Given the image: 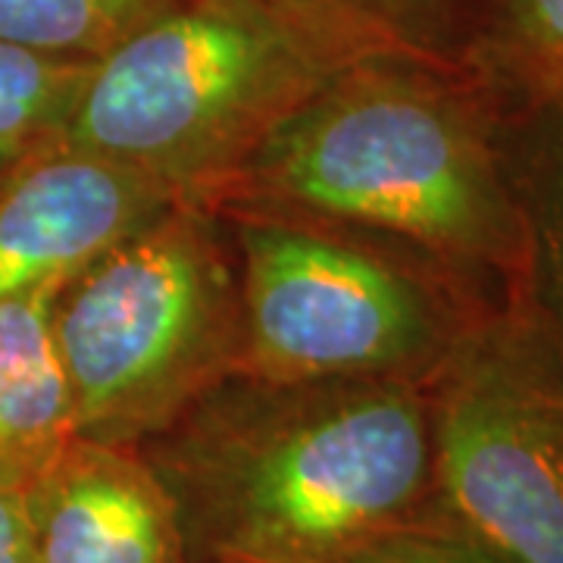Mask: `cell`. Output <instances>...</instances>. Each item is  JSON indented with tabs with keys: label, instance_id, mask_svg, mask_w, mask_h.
I'll use <instances>...</instances> for the list:
<instances>
[{
	"label": "cell",
	"instance_id": "15",
	"mask_svg": "<svg viewBox=\"0 0 563 563\" xmlns=\"http://www.w3.org/2000/svg\"><path fill=\"white\" fill-rule=\"evenodd\" d=\"M310 3L335 7L351 16H361L422 54L461 60V54L454 51V38L470 0H310Z\"/></svg>",
	"mask_w": 563,
	"mask_h": 563
},
{
	"label": "cell",
	"instance_id": "2",
	"mask_svg": "<svg viewBox=\"0 0 563 563\" xmlns=\"http://www.w3.org/2000/svg\"><path fill=\"white\" fill-rule=\"evenodd\" d=\"M485 95L461 60H366L269 132L201 207L335 222L520 282L523 213Z\"/></svg>",
	"mask_w": 563,
	"mask_h": 563
},
{
	"label": "cell",
	"instance_id": "10",
	"mask_svg": "<svg viewBox=\"0 0 563 563\" xmlns=\"http://www.w3.org/2000/svg\"><path fill=\"white\" fill-rule=\"evenodd\" d=\"M504 163L526 225L520 285L563 351V107L529 110Z\"/></svg>",
	"mask_w": 563,
	"mask_h": 563
},
{
	"label": "cell",
	"instance_id": "12",
	"mask_svg": "<svg viewBox=\"0 0 563 563\" xmlns=\"http://www.w3.org/2000/svg\"><path fill=\"white\" fill-rule=\"evenodd\" d=\"M181 0H0V41L98 63Z\"/></svg>",
	"mask_w": 563,
	"mask_h": 563
},
{
	"label": "cell",
	"instance_id": "11",
	"mask_svg": "<svg viewBox=\"0 0 563 563\" xmlns=\"http://www.w3.org/2000/svg\"><path fill=\"white\" fill-rule=\"evenodd\" d=\"M463 63L526 110L563 107V0H479Z\"/></svg>",
	"mask_w": 563,
	"mask_h": 563
},
{
	"label": "cell",
	"instance_id": "14",
	"mask_svg": "<svg viewBox=\"0 0 563 563\" xmlns=\"http://www.w3.org/2000/svg\"><path fill=\"white\" fill-rule=\"evenodd\" d=\"M335 563H507L473 532H466L444 507L420 520L395 526L347 551Z\"/></svg>",
	"mask_w": 563,
	"mask_h": 563
},
{
	"label": "cell",
	"instance_id": "16",
	"mask_svg": "<svg viewBox=\"0 0 563 563\" xmlns=\"http://www.w3.org/2000/svg\"><path fill=\"white\" fill-rule=\"evenodd\" d=\"M0 563H35V483L0 476Z\"/></svg>",
	"mask_w": 563,
	"mask_h": 563
},
{
	"label": "cell",
	"instance_id": "13",
	"mask_svg": "<svg viewBox=\"0 0 563 563\" xmlns=\"http://www.w3.org/2000/svg\"><path fill=\"white\" fill-rule=\"evenodd\" d=\"M91 63L47 57L0 41V163L57 144Z\"/></svg>",
	"mask_w": 563,
	"mask_h": 563
},
{
	"label": "cell",
	"instance_id": "9",
	"mask_svg": "<svg viewBox=\"0 0 563 563\" xmlns=\"http://www.w3.org/2000/svg\"><path fill=\"white\" fill-rule=\"evenodd\" d=\"M66 285V282H63ZM63 285L0 301V476L38 483L79 439L73 395L54 339Z\"/></svg>",
	"mask_w": 563,
	"mask_h": 563
},
{
	"label": "cell",
	"instance_id": "7",
	"mask_svg": "<svg viewBox=\"0 0 563 563\" xmlns=\"http://www.w3.org/2000/svg\"><path fill=\"white\" fill-rule=\"evenodd\" d=\"M173 201L157 181L63 141L13 163L0 179V301L76 279Z\"/></svg>",
	"mask_w": 563,
	"mask_h": 563
},
{
	"label": "cell",
	"instance_id": "4",
	"mask_svg": "<svg viewBox=\"0 0 563 563\" xmlns=\"http://www.w3.org/2000/svg\"><path fill=\"white\" fill-rule=\"evenodd\" d=\"M76 435L141 448L239 373L242 285L220 213L173 201L76 279L54 307Z\"/></svg>",
	"mask_w": 563,
	"mask_h": 563
},
{
	"label": "cell",
	"instance_id": "3",
	"mask_svg": "<svg viewBox=\"0 0 563 563\" xmlns=\"http://www.w3.org/2000/svg\"><path fill=\"white\" fill-rule=\"evenodd\" d=\"M388 54L422 51L310 0H181L91 63L60 141L201 203L298 107Z\"/></svg>",
	"mask_w": 563,
	"mask_h": 563
},
{
	"label": "cell",
	"instance_id": "8",
	"mask_svg": "<svg viewBox=\"0 0 563 563\" xmlns=\"http://www.w3.org/2000/svg\"><path fill=\"white\" fill-rule=\"evenodd\" d=\"M35 563H188L176 507L139 448H63L35 483Z\"/></svg>",
	"mask_w": 563,
	"mask_h": 563
},
{
	"label": "cell",
	"instance_id": "1",
	"mask_svg": "<svg viewBox=\"0 0 563 563\" xmlns=\"http://www.w3.org/2000/svg\"><path fill=\"white\" fill-rule=\"evenodd\" d=\"M188 563H335L439 510L426 383L229 376L139 448Z\"/></svg>",
	"mask_w": 563,
	"mask_h": 563
},
{
	"label": "cell",
	"instance_id": "6",
	"mask_svg": "<svg viewBox=\"0 0 563 563\" xmlns=\"http://www.w3.org/2000/svg\"><path fill=\"white\" fill-rule=\"evenodd\" d=\"M514 288L426 379L435 495L507 563H563V351Z\"/></svg>",
	"mask_w": 563,
	"mask_h": 563
},
{
	"label": "cell",
	"instance_id": "5",
	"mask_svg": "<svg viewBox=\"0 0 563 563\" xmlns=\"http://www.w3.org/2000/svg\"><path fill=\"white\" fill-rule=\"evenodd\" d=\"M239 261V376L426 383L466 317L422 266L335 222L220 213Z\"/></svg>",
	"mask_w": 563,
	"mask_h": 563
}]
</instances>
